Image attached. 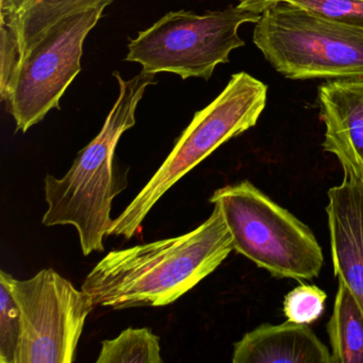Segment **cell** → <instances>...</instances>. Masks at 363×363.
Returning <instances> with one entry per match:
<instances>
[{"label": "cell", "mask_w": 363, "mask_h": 363, "mask_svg": "<svg viewBox=\"0 0 363 363\" xmlns=\"http://www.w3.org/2000/svg\"><path fill=\"white\" fill-rule=\"evenodd\" d=\"M191 233L113 250L90 272L82 290L114 310L169 305L213 273L233 250L220 205Z\"/></svg>", "instance_id": "6da1fadb"}, {"label": "cell", "mask_w": 363, "mask_h": 363, "mask_svg": "<svg viewBox=\"0 0 363 363\" xmlns=\"http://www.w3.org/2000/svg\"><path fill=\"white\" fill-rule=\"evenodd\" d=\"M120 95L96 138L76 157L65 177H45L48 209L43 225H72L79 235L84 256L104 252V240L111 227L112 201L124 190L116 174L114 154L125 131L135 126L138 105L148 86L156 84V74L142 71L133 79L124 80L114 73Z\"/></svg>", "instance_id": "7a4b0ae2"}, {"label": "cell", "mask_w": 363, "mask_h": 363, "mask_svg": "<svg viewBox=\"0 0 363 363\" xmlns=\"http://www.w3.org/2000/svg\"><path fill=\"white\" fill-rule=\"evenodd\" d=\"M255 45L292 80L363 78V28L278 0L256 23Z\"/></svg>", "instance_id": "3957f363"}, {"label": "cell", "mask_w": 363, "mask_h": 363, "mask_svg": "<svg viewBox=\"0 0 363 363\" xmlns=\"http://www.w3.org/2000/svg\"><path fill=\"white\" fill-rule=\"evenodd\" d=\"M267 86L250 74H235L222 93L195 113L160 169L118 218L108 235L130 239L157 201L225 142L258 122L267 106Z\"/></svg>", "instance_id": "277c9868"}, {"label": "cell", "mask_w": 363, "mask_h": 363, "mask_svg": "<svg viewBox=\"0 0 363 363\" xmlns=\"http://www.w3.org/2000/svg\"><path fill=\"white\" fill-rule=\"evenodd\" d=\"M210 203L220 205L233 250L257 267L299 282L320 275L324 255L311 229L252 182L218 189Z\"/></svg>", "instance_id": "5b68a950"}, {"label": "cell", "mask_w": 363, "mask_h": 363, "mask_svg": "<svg viewBox=\"0 0 363 363\" xmlns=\"http://www.w3.org/2000/svg\"><path fill=\"white\" fill-rule=\"evenodd\" d=\"M260 18L261 13L239 6L203 16L186 10L169 12L131 40L126 61L140 63L145 73L208 80L218 65L229 62L233 50L245 45L238 35L239 27Z\"/></svg>", "instance_id": "8992f818"}, {"label": "cell", "mask_w": 363, "mask_h": 363, "mask_svg": "<svg viewBox=\"0 0 363 363\" xmlns=\"http://www.w3.org/2000/svg\"><path fill=\"white\" fill-rule=\"evenodd\" d=\"M107 4L65 16L52 25L23 57L1 101L14 118L16 130L26 133L50 110L60 109V99L82 69L86 35L103 16Z\"/></svg>", "instance_id": "52a82bcc"}, {"label": "cell", "mask_w": 363, "mask_h": 363, "mask_svg": "<svg viewBox=\"0 0 363 363\" xmlns=\"http://www.w3.org/2000/svg\"><path fill=\"white\" fill-rule=\"evenodd\" d=\"M20 307L22 335L16 363H71L75 360L84 323L94 309L92 296L55 269L18 280L0 272Z\"/></svg>", "instance_id": "ba28073f"}, {"label": "cell", "mask_w": 363, "mask_h": 363, "mask_svg": "<svg viewBox=\"0 0 363 363\" xmlns=\"http://www.w3.org/2000/svg\"><path fill=\"white\" fill-rule=\"evenodd\" d=\"M326 212L333 273L363 310V177L344 172L342 184L329 189Z\"/></svg>", "instance_id": "9c48e42d"}, {"label": "cell", "mask_w": 363, "mask_h": 363, "mask_svg": "<svg viewBox=\"0 0 363 363\" xmlns=\"http://www.w3.org/2000/svg\"><path fill=\"white\" fill-rule=\"evenodd\" d=\"M323 148L344 172L363 177V78L328 80L318 88Z\"/></svg>", "instance_id": "30bf717a"}, {"label": "cell", "mask_w": 363, "mask_h": 363, "mask_svg": "<svg viewBox=\"0 0 363 363\" xmlns=\"http://www.w3.org/2000/svg\"><path fill=\"white\" fill-rule=\"evenodd\" d=\"M233 363H331V352L309 325L262 324L233 348Z\"/></svg>", "instance_id": "8fae6325"}, {"label": "cell", "mask_w": 363, "mask_h": 363, "mask_svg": "<svg viewBox=\"0 0 363 363\" xmlns=\"http://www.w3.org/2000/svg\"><path fill=\"white\" fill-rule=\"evenodd\" d=\"M114 0H1L0 18L18 33L23 57L48 28L65 16Z\"/></svg>", "instance_id": "7c38bea8"}, {"label": "cell", "mask_w": 363, "mask_h": 363, "mask_svg": "<svg viewBox=\"0 0 363 363\" xmlns=\"http://www.w3.org/2000/svg\"><path fill=\"white\" fill-rule=\"evenodd\" d=\"M327 333L331 363H363V310L342 280H339Z\"/></svg>", "instance_id": "4fadbf2b"}, {"label": "cell", "mask_w": 363, "mask_h": 363, "mask_svg": "<svg viewBox=\"0 0 363 363\" xmlns=\"http://www.w3.org/2000/svg\"><path fill=\"white\" fill-rule=\"evenodd\" d=\"M97 363H161L160 337L150 328L125 329L101 343Z\"/></svg>", "instance_id": "5bb4252c"}, {"label": "cell", "mask_w": 363, "mask_h": 363, "mask_svg": "<svg viewBox=\"0 0 363 363\" xmlns=\"http://www.w3.org/2000/svg\"><path fill=\"white\" fill-rule=\"evenodd\" d=\"M21 335L20 307L9 289L0 282V362L16 363Z\"/></svg>", "instance_id": "9a60e30c"}, {"label": "cell", "mask_w": 363, "mask_h": 363, "mask_svg": "<svg viewBox=\"0 0 363 363\" xmlns=\"http://www.w3.org/2000/svg\"><path fill=\"white\" fill-rule=\"evenodd\" d=\"M327 294L314 284H301L284 296V315L289 322L310 325L322 315Z\"/></svg>", "instance_id": "2e32d148"}, {"label": "cell", "mask_w": 363, "mask_h": 363, "mask_svg": "<svg viewBox=\"0 0 363 363\" xmlns=\"http://www.w3.org/2000/svg\"><path fill=\"white\" fill-rule=\"evenodd\" d=\"M316 14L363 28V0H289Z\"/></svg>", "instance_id": "e0dca14e"}, {"label": "cell", "mask_w": 363, "mask_h": 363, "mask_svg": "<svg viewBox=\"0 0 363 363\" xmlns=\"http://www.w3.org/2000/svg\"><path fill=\"white\" fill-rule=\"evenodd\" d=\"M1 30V60H0V95L1 99L7 94L8 89L22 62L23 54L18 33L11 23L0 18Z\"/></svg>", "instance_id": "ac0fdd59"}, {"label": "cell", "mask_w": 363, "mask_h": 363, "mask_svg": "<svg viewBox=\"0 0 363 363\" xmlns=\"http://www.w3.org/2000/svg\"><path fill=\"white\" fill-rule=\"evenodd\" d=\"M276 1H278V0H240L238 6L244 8V9L250 10V11L262 13L269 6L276 3Z\"/></svg>", "instance_id": "d6986e66"}]
</instances>
